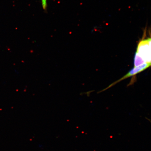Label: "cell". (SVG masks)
Returning <instances> with one entry per match:
<instances>
[{"label":"cell","instance_id":"1","mask_svg":"<svg viewBox=\"0 0 151 151\" xmlns=\"http://www.w3.org/2000/svg\"><path fill=\"white\" fill-rule=\"evenodd\" d=\"M146 63L151 65V51L146 39H143L138 45L137 52Z\"/></svg>","mask_w":151,"mask_h":151},{"label":"cell","instance_id":"2","mask_svg":"<svg viewBox=\"0 0 151 151\" xmlns=\"http://www.w3.org/2000/svg\"><path fill=\"white\" fill-rule=\"evenodd\" d=\"M151 66V65L150 64L145 63L143 64V65L138 66V67H134L131 70H130L127 74L124 76L123 77H122V78H120L119 80L116 81V82L113 83L110 85V86L107 88H106L104 90H103V91L108 89V88L114 86V85L116 84L117 83L120 82V81L124 80V79L127 78H128V77L133 76L136 75L138 74V73H140L141 72L145 70L148 68L150 67Z\"/></svg>","mask_w":151,"mask_h":151},{"label":"cell","instance_id":"3","mask_svg":"<svg viewBox=\"0 0 151 151\" xmlns=\"http://www.w3.org/2000/svg\"><path fill=\"white\" fill-rule=\"evenodd\" d=\"M146 63L143 58L139 56V55L137 52H136L134 61V67H138V66L143 65Z\"/></svg>","mask_w":151,"mask_h":151},{"label":"cell","instance_id":"4","mask_svg":"<svg viewBox=\"0 0 151 151\" xmlns=\"http://www.w3.org/2000/svg\"><path fill=\"white\" fill-rule=\"evenodd\" d=\"M43 9L44 10H46L47 8V0H41Z\"/></svg>","mask_w":151,"mask_h":151}]
</instances>
